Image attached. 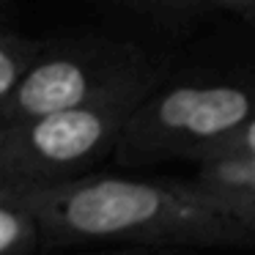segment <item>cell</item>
<instances>
[{"label": "cell", "instance_id": "cell-1", "mask_svg": "<svg viewBox=\"0 0 255 255\" xmlns=\"http://www.w3.org/2000/svg\"><path fill=\"white\" fill-rule=\"evenodd\" d=\"M41 239L132 244H247L255 228L217 209L192 181L159 184L121 176H80L6 195Z\"/></svg>", "mask_w": 255, "mask_h": 255}, {"label": "cell", "instance_id": "cell-2", "mask_svg": "<svg viewBox=\"0 0 255 255\" xmlns=\"http://www.w3.org/2000/svg\"><path fill=\"white\" fill-rule=\"evenodd\" d=\"M151 88H134L74 110L0 124L3 195L80 178L94 162L116 154L127 118Z\"/></svg>", "mask_w": 255, "mask_h": 255}, {"label": "cell", "instance_id": "cell-3", "mask_svg": "<svg viewBox=\"0 0 255 255\" xmlns=\"http://www.w3.org/2000/svg\"><path fill=\"white\" fill-rule=\"evenodd\" d=\"M255 116V88L242 83H189L151 88L121 132V159H203Z\"/></svg>", "mask_w": 255, "mask_h": 255}, {"label": "cell", "instance_id": "cell-4", "mask_svg": "<svg viewBox=\"0 0 255 255\" xmlns=\"http://www.w3.org/2000/svg\"><path fill=\"white\" fill-rule=\"evenodd\" d=\"M134 88H154V74L132 58L52 52L44 47L19 77L0 124L74 110Z\"/></svg>", "mask_w": 255, "mask_h": 255}, {"label": "cell", "instance_id": "cell-5", "mask_svg": "<svg viewBox=\"0 0 255 255\" xmlns=\"http://www.w3.org/2000/svg\"><path fill=\"white\" fill-rule=\"evenodd\" d=\"M47 44H41V41L22 39V36L0 30V118H3V110H6L19 77L39 58V52Z\"/></svg>", "mask_w": 255, "mask_h": 255}, {"label": "cell", "instance_id": "cell-6", "mask_svg": "<svg viewBox=\"0 0 255 255\" xmlns=\"http://www.w3.org/2000/svg\"><path fill=\"white\" fill-rule=\"evenodd\" d=\"M39 239L33 217L11 198H0V255H28Z\"/></svg>", "mask_w": 255, "mask_h": 255}, {"label": "cell", "instance_id": "cell-7", "mask_svg": "<svg viewBox=\"0 0 255 255\" xmlns=\"http://www.w3.org/2000/svg\"><path fill=\"white\" fill-rule=\"evenodd\" d=\"M192 181L206 187L255 189V162H200Z\"/></svg>", "mask_w": 255, "mask_h": 255}, {"label": "cell", "instance_id": "cell-8", "mask_svg": "<svg viewBox=\"0 0 255 255\" xmlns=\"http://www.w3.org/2000/svg\"><path fill=\"white\" fill-rule=\"evenodd\" d=\"M217 209L228 211L231 217L247 222L255 228V189H236V187H206V184L192 181Z\"/></svg>", "mask_w": 255, "mask_h": 255}, {"label": "cell", "instance_id": "cell-9", "mask_svg": "<svg viewBox=\"0 0 255 255\" xmlns=\"http://www.w3.org/2000/svg\"><path fill=\"white\" fill-rule=\"evenodd\" d=\"M200 162H255V116L244 121L228 140L214 145Z\"/></svg>", "mask_w": 255, "mask_h": 255}, {"label": "cell", "instance_id": "cell-10", "mask_svg": "<svg viewBox=\"0 0 255 255\" xmlns=\"http://www.w3.org/2000/svg\"><path fill=\"white\" fill-rule=\"evenodd\" d=\"M217 6L222 8H231L236 14H244V17L255 19V0H214Z\"/></svg>", "mask_w": 255, "mask_h": 255}, {"label": "cell", "instance_id": "cell-11", "mask_svg": "<svg viewBox=\"0 0 255 255\" xmlns=\"http://www.w3.org/2000/svg\"><path fill=\"white\" fill-rule=\"evenodd\" d=\"M148 3H154V6H165V8H184L189 0H148Z\"/></svg>", "mask_w": 255, "mask_h": 255}]
</instances>
